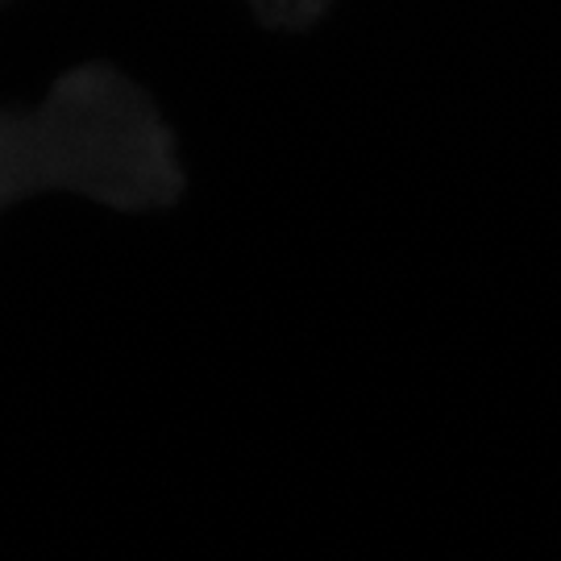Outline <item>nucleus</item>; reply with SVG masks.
I'll use <instances>...</instances> for the list:
<instances>
[{
  "label": "nucleus",
  "instance_id": "obj_1",
  "mask_svg": "<svg viewBox=\"0 0 561 561\" xmlns=\"http://www.w3.org/2000/svg\"><path fill=\"white\" fill-rule=\"evenodd\" d=\"M183 187L175 125L117 62H76L38 96L0 101V213L42 196L154 213L180 201Z\"/></svg>",
  "mask_w": 561,
  "mask_h": 561
},
{
  "label": "nucleus",
  "instance_id": "obj_2",
  "mask_svg": "<svg viewBox=\"0 0 561 561\" xmlns=\"http://www.w3.org/2000/svg\"><path fill=\"white\" fill-rule=\"evenodd\" d=\"M9 4H18V0H0V13H4V9H9Z\"/></svg>",
  "mask_w": 561,
  "mask_h": 561
}]
</instances>
